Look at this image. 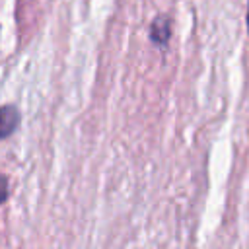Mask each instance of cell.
I'll return each instance as SVG.
<instances>
[{
  "mask_svg": "<svg viewBox=\"0 0 249 249\" xmlns=\"http://www.w3.org/2000/svg\"><path fill=\"white\" fill-rule=\"evenodd\" d=\"M247 31H249V6H247Z\"/></svg>",
  "mask_w": 249,
  "mask_h": 249,
  "instance_id": "3",
  "label": "cell"
},
{
  "mask_svg": "<svg viewBox=\"0 0 249 249\" xmlns=\"http://www.w3.org/2000/svg\"><path fill=\"white\" fill-rule=\"evenodd\" d=\"M19 126V111L14 105H4L0 111V128H2V138H8L16 128Z\"/></svg>",
  "mask_w": 249,
  "mask_h": 249,
  "instance_id": "2",
  "label": "cell"
},
{
  "mask_svg": "<svg viewBox=\"0 0 249 249\" xmlns=\"http://www.w3.org/2000/svg\"><path fill=\"white\" fill-rule=\"evenodd\" d=\"M169 37H171V21H169V18L167 16H158L152 21V25H150V39H152V43L163 47V45H167Z\"/></svg>",
  "mask_w": 249,
  "mask_h": 249,
  "instance_id": "1",
  "label": "cell"
}]
</instances>
